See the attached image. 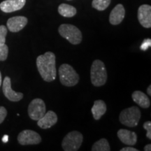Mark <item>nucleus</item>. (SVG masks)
Returning <instances> with one entry per match:
<instances>
[{
  "instance_id": "obj_9",
  "label": "nucleus",
  "mask_w": 151,
  "mask_h": 151,
  "mask_svg": "<svg viewBox=\"0 0 151 151\" xmlns=\"http://www.w3.org/2000/svg\"><path fill=\"white\" fill-rule=\"evenodd\" d=\"M2 90L5 97L11 101H19L23 98V94L12 90L11 78L9 76H6L4 79Z\"/></svg>"
},
{
  "instance_id": "obj_15",
  "label": "nucleus",
  "mask_w": 151,
  "mask_h": 151,
  "mask_svg": "<svg viewBox=\"0 0 151 151\" xmlns=\"http://www.w3.org/2000/svg\"><path fill=\"white\" fill-rule=\"evenodd\" d=\"M117 134L120 141L127 146H134L137 142V135L134 132L120 129Z\"/></svg>"
},
{
  "instance_id": "obj_2",
  "label": "nucleus",
  "mask_w": 151,
  "mask_h": 151,
  "mask_svg": "<svg viewBox=\"0 0 151 151\" xmlns=\"http://www.w3.org/2000/svg\"><path fill=\"white\" fill-rule=\"evenodd\" d=\"M107 71L104 63L100 60H95L92 62L90 70V78L92 85L95 87H101L107 81Z\"/></svg>"
},
{
  "instance_id": "obj_1",
  "label": "nucleus",
  "mask_w": 151,
  "mask_h": 151,
  "mask_svg": "<svg viewBox=\"0 0 151 151\" xmlns=\"http://www.w3.org/2000/svg\"><path fill=\"white\" fill-rule=\"evenodd\" d=\"M37 67L41 78L45 81L51 82L56 78L55 55L53 52L48 51L38 57Z\"/></svg>"
},
{
  "instance_id": "obj_14",
  "label": "nucleus",
  "mask_w": 151,
  "mask_h": 151,
  "mask_svg": "<svg viewBox=\"0 0 151 151\" xmlns=\"http://www.w3.org/2000/svg\"><path fill=\"white\" fill-rule=\"evenodd\" d=\"M125 16V10L121 4L116 5L111 11L109 16V22L113 25H118L122 22Z\"/></svg>"
},
{
  "instance_id": "obj_18",
  "label": "nucleus",
  "mask_w": 151,
  "mask_h": 151,
  "mask_svg": "<svg viewBox=\"0 0 151 151\" xmlns=\"http://www.w3.org/2000/svg\"><path fill=\"white\" fill-rule=\"evenodd\" d=\"M58 12L61 16L66 18H71L76 14V9L67 4H61L58 7Z\"/></svg>"
},
{
  "instance_id": "obj_7",
  "label": "nucleus",
  "mask_w": 151,
  "mask_h": 151,
  "mask_svg": "<svg viewBox=\"0 0 151 151\" xmlns=\"http://www.w3.org/2000/svg\"><path fill=\"white\" fill-rule=\"evenodd\" d=\"M46 107L45 102L41 99H33L28 106V115L33 120H39L46 113Z\"/></svg>"
},
{
  "instance_id": "obj_24",
  "label": "nucleus",
  "mask_w": 151,
  "mask_h": 151,
  "mask_svg": "<svg viewBox=\"0 0 151 151\" xmlns=\"http://www.w3.org/2000/svg\"><path fill=\"white\" fill-rule=\"evenodd\" d=\"M7 116V111L5 107L0 106V124H1Z\"/></svg>"
},
{
  "instance_id": "obj_8",
  "label": "nucleus",
  "mask_w": 151,
  "mask_h": 151,
  "mask_svg": "<svg viewBox=\"0 0 151 151\" xmlns=\"http://www.w3.org/2000/svg\"><path fill=\"white\" fill-rule=\"evenodd\" d=\"M18 141L20 145H37L41 143V136L33 130H23L18 136Z\"/></svg>"
},
{
  "instance_id": "obj_19",
  "label": "nucleus",
  "mask_w": 151,
  "mask_h": 151,
  "mask_svg": "<svg viewBox=\"0 0 151 151\" xmlns=\"http://www.w3.org/2000/svg\"><path fill=\"white\" fill-rule=\"evenodd\" d=\"M92 151H110L111 148L109 141L106 139H101L94 143L92 147Z\"/></svg>"
},
{
  "instance_id": "obj_28",
  "label": "nucleus",
  "mask_w": 151,
  "mask_h": 151,
  "mask_svg": "<svg viewBox=\"0 0 151 151\" xmlns=\"http://www.w3.org/2000/svg\"><path fill=\"white\" fill-rule=\"evenodd\" d=\"M145 151H150L151 150V144H147L146 146L144 147Z\"/></svg>"
},
{
  "instance_id": "obj_6",
  "label": "nucleus",
  "mask_w": 151,
  "mask_h": 151,
  "mask_svg": "<svg viewBox=\"0 0 151 151\" xmlns=\"http://www.w3.org/2000/svg\"><path fill=\"white\" fill-rule=\"evenodd\" d=\"M83 140V134L78 131H73L68 133L62 140V147L65 151L78 150Z\"/></svg>"
},
{
  "instance_id": "obj_29",
  "label": "nucleus",
  "mask_w": 151,
  "mask_h": 151,
  "mask_svg": "<svg viewBox=\"0 0 151 151\" xmlns=\"http://www.w3.org/2000/svg\"><path fill=\"white\" fill-rule=\"evenodd\" d=\"M147 92H148V95L149 96H151V86H150V85L148 86V89H147Z\"/></svg>"
},
{
  "instance_id": "obj_25",
  "label": "nucleus",
  "mask_w": 151,
  "mask_h": 151,
  "mask_svg": "<svg viewBox=\"0 0 151 151\" xmlns=\"http://www.w3.org/2000/svg\"><path fill=\"white\" fill-rule=\"evenodd\" d=\"M151 46V40L150 39H146L143 41L142 44L141 46V50H146L148 48H150Z\"/></svg>"
},
{
  "instance_id": "obj_26",
  "label": "nucleus",
  "mask_w": 151,
  "mask_h": 151,
  "mask_svg": "<svg viewBox=\"0 0 151 151\" xmlns=\"http://www.w3.org/2000/svg\"><path fill=\"white\" fill-rule=\"evenodd\" d=\"M120 151H139L137 148H132V147H126V148H122Z\"/></svg>"
},
{
  "instance_id": "obj_27",
  "label": "nucleus",
  "mask_w": 151,
  "mask_h": 151,
  "mask_svg": "<svg viewBox=\"0 0 151 151\" xmlns=\"http://www.w3.org/2000/svg\"><path fill=\"white\" fill-rule=\"evenodd\" d=\"M9 141V136L8 135H4L2 138V141L4 143H7Z\"/></svg>"
},
{
  "instance_id": "obj_17",
  "label": "nucleus",
  "mask_w": 151,
  "mask_h": 151,
  "mask_svg": "<svg viewBox=\"0 0 151 151\" xmlns=\"http://www.w3.org/2000/svg\"><path fill=\"white\" fill-rule=\"evenodd\" d=\"M107 110L106 104L103 100H96L91 109L94 120H98L105 114Z\"/></svg>"
},
{
  "instance_id": "obj_22",
  "label": "nucleus",
  "mask_w": 151,
  "mask_h": 151,
  "mask_svg": "<svg viewBox=\"0 0 151 151\" xmlns=\"http://www.w3.org/2000/svg\"><path fill=\"white\" fill-rule=\"evenodd\" d=\"M7 27L4 25H0V45L4 44L6 37L7 35Z\"/></svg>"
},
{
  "instance_id": "obj_20",
  "label": "nucleus",
  "mask_w": 151,
  "mask_h": 151,
  "mask_svg": "<svg viewBox=\"0 0 151 151\" xmlns=\"http://www.w3.org/2000/svg\"><path fill=\"white\" fill-rule=\"evenodd\" d=\"M111 0H93L92 6L98 11H104L110 5Z\"/></svg>"
},
{
  "instance_id": "obj_3",
  "label": "nucleus",
  "mask_w": 151,
  "mask_h": 151,
  "mask_svg": "<svg viewBox=\"0 0 151 151\" xmlns=\"http://www.w3.org/2000/svg\"><path fill=\"white\" fill-rule=\"evenodd\" d=\"M60 81L63 86L73 87L79 82V76L74 69L68 64H63L59 68Z\"/></svg>"
},
{
  "instance_id": "obj_10",
  "label": "nucleus",
  "mask_w": 151,
  "mask_h": 151,
  "mask_svg": "<svg viewBox=\"0 0 151 151\" xmlns=\"http://www.w3.org/2000/svg\"><path fill=\"white\" fill-rule=\"evenodd\" d=\"M138 19L140 24L145 28L151 27V6L143 4L138 10Z\"/></svg>"
},
{
  "instance_id": "obj_23",
  "label": "nucleus",
  "mask_w": 151,
  "mask_h": 151,
  "mask_svg": "<svg viewBox=\"0 0 151 151\" xmlns=\"http://www.w3.org/2000/svg\"><path fill=\"white\" fill-rule=\"evenodd\" d=\"M143 128L147 131L146 133V137L148 139H151V122L150 121H146L143 124Z\"/></svg>"
},
{
  "instance_id": "obj_12",
  "label": "nucleus",
  "mask_w": 151,
  "mask_h": 151,
  "mask_svg": "<svg viewBox=\"0 0 151 151\" xmlns=\"http://www.w3.org/2000/svg\"><path fill=\"white\" fill-rule=\"evenodd\" d=\"M27 22V18L24 16L12 17L7 21V28L11 32H18L25 27Z\"/></svg>"
},
{
  "instance_id": "obj_11",
  "label": "nucleus",
  "mask_w": 151,
  "mask_h": 151,
  "mask_svg": "<svg viewBox=\"0 0 151 151\" xmlns=\"http://www.w3.org/2000/svg\"><path fill=\"white\" fill-rule=\"evenodd\" d=\"M26 0H5L0 4V9L4 13L20 10L25 5Z\"/></svg>"
},
{
  "instance_id": "obj_13",
  "label": "nucleus",
  "mask_w": 151,
  "mask_h": 151,
  "mask_svg": "<svg viewBox=\"0 0 151 151\" xmlns=\"http://www.w3.org/2000/svg\"><path fill=\"white\" fill-rule=\"evenodd\" d=\"M58 122V116L54 111H48L43 115L42 118L37 120V124L41 129H49Z\"/></svg>"
},
{
  "instance_id": "obj_5",
  "label": "nucleus",
  "mask_w": 151,
  "mask_h": 151,
  "mask_svg": "<svg viewBox=\"0 0 151 151\" xmlns=\"http://www.w3.org/2000/svg\"><path fill=\"white\" fill-rule=\"evenodd\" d=\"M58 32L71 44L78 45L82 41V33L78 27L73 24H62L59 27Z\"/></svg>"
},
{
  "instance_id": "obj_31",
  "label": "nucleus",
  "mask_w": 151,
  "mask_h": 151,
  "mask_svg": "<svg viewBox=\"0 0 151 151\" xmlns=\"http://www.w3.org/2000/svg\"><path fill=\"white\" fill-rule=\"evenodd\" d=\"M68 1H71V0H68Z\"/></svg>"
},
{
  "instance_id": "obj_4",
  "label": "nucleus",
  "mask_w": 151,
  "mask_h": 151,
  "mask_svg": "<svg viewBox=\"0 0 151 151\" xmlns=\"http://www.w3.org/2000/svg\"><path fill=\"white\" fill-rule=\"evenodd\" d=\"M141 116V111L137 106H132L121 111L119 120L124 125L134 127L138 125Z\"/></svg>"
},
{
  "instance_id": "obj_16",
  "label": "nucleus",
  "mask_w": 151,
  "mask_h": 151,
  "mask_svg": "<svg viewBox=\"0 0 151 151\" xmlns=\"http://www.w3.org/2000/svg\"><path fill=\"white\" fill-rule=\"evenodd\" d=\"M132 97L134 101L140 106L141 108L148 109L150 106V101L148 96L143 92L137 90L132 94Z\"/></svg>"
},
{
  "instance_id": "obj_21",
  "label": "nucleus",
  "mask_w": 151,
  "mask_h": 151,
  "mask_svg": "<svg viewBox=\"0 0 151 151\" xmlns=\"http://www.w3.org/2000/svg\"><path fill=\"white\" fill-rule=\"evenodd\" d=\"M9 53V48L6 45H0V61H4L7 59Z\"/></svg>"
},
{
  "instance_id": "obj_30",
  "label": "nucleus",
  "mask_w": 151,
  "mask_h": 151,
  "mask_svg": "<svg viewBox=\"0 0 151 151\" xmlns=\"http://www.w3.org/2000/svg\"><path fill=\"white\" fill-rule=\"evenodd\" d=\"M1 81H2V80H1V71H0V87L1 86Z\"/></svg>"
}]
</instances>
